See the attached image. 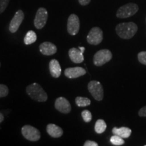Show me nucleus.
Masks as SVG:
<instances>
[{"mask_svg":"<svg viewBox=\"0 0 146 146\" xmlns=\"http://www.w3.org/2000/svg\"><path fill=\"white\" fill-rule=\"evenodd\" d=\"M137 29V26L135 23L129 22L118 24L116 27V32L121 39H129L136 34Z\"/></svg>","mask_w":146,"mask_h":146,"instance_id":"1","label":"nucleus"},{"mask_svg":"<svg viewBox=\"0 0 146 146\" xmlns=\"http://www.w3.org/2000/svg\"><path fill=\"white\" fill-rule=\"evenodd\" d=\"M26 92L31 99L39 102H46L48 96L39 84L34 83L26 87Z\"/></svg>","mask_w":146,"mask_h":146,"instance_id":"2","label":"nucleus"},{"mask_svg":"<svg viewBox=\"0 0 146 146\" xmlns=\"http://www.w3.org/2000/svg\"><path fill=\"white\" fill-rule=\"evenodd\" d=\"M139 10V7L136 3H129L118 8L116 12V16L119 18H127L135 15Z\"/></svg>","mask_w":146,"mask_h":146,"instance_id":"3","label":"nucleus"},{"mask_svg":"<svg viewBox=\"0 0 146 146\" xmlns=\"http://www.w3.org/2000/svg\"><path fill=\"white\" fill-rule=\"evenodd\" d=\"M21 132L24 137L30 141H37L41 138L40 131L33 126H23L21 129Z\"/></svg>","mask_w":146,"mask_h":146,"instance_id":"4","label":"nucleus"},{"mask_svg":"<svg viewBox=\"0 0 146 146\" xmlns=\"http://www.w3.org/2000/svg\"><path fill=\"white\" fill-rule=\"evenodd\" d=\"M112 54L108 50H101L97 52L94 56V64L97 66H101L110 61Z\"/></svg>","mask_w":146,"mask_h":146,"instance_id":"5","label":"nucleus"},{"mask_svg":"<svg viewBox=\"0 0 146 146\" xmlns=\"http://www.w3.org/2000/svg\"><path fill=\"white\" fill-rule=\"evenodd\" d=\"M88 90L97 101H101L104 98V89L99 81H91L88 84Z\"/></svg>","mask_w":146,"mask_h":146,"instance_id":"6","label":"nucleus"},{"mask_svg":"<svg viewBox=\"0 0 146 146\" xmlns=\"http://www.w3.org/2000/svg\"><path fill=\"white\" fill-rule=\"evenodd\" d=\"M102 40H103V31L99 27L92 28L87 35V43L91 45H99L102 43Z\"/></svg>","mask_w":146,"mask_h":146,"instance_id":"7","label":"nucleus"},{"mask_svg":"<svg viewBox=\"0 0 146 146\" xmlns=\"http://www.w3.org/2000/svg\"><path fill=\"white\" fill-rule=\"evenodd\" d=\"M48 18V12L44 8H39L36 11V13L34 19V26L36 29H43L46 25Z\"/></svg>","mask_w":146,"mask_h":146,"instance_id":"8","label":"nucleus"},{"mask_svg":"<svg viewBox=\"0 0 146 146\" xmlns=\"http://www.w3.org/2000/svg\"><path fill=\"white\" fill-rule=\"evenodd\" d=\"M80 21L77 15L72 14L69 16L67 21V31L70 35H76L79 31Z\"/></svg>","mask_w":146,"mask_h":146,"instance_id":"9","label":"nucleus"},{"mask_svg":"<svg viewBox=\"0 0 146 146\" xmlns=\"http://www.w3.org/2000/svg\"><path fill=\"white\" fill-rule=\"evenodd\" d=\"M24 18H25V14L23 11L21 10H18L14 14L12 19L11 20L10 25H9V31L10 33H15L17 31L23 22Z\"/></svg>","mask_w":146,"mask_h":146,"instance_id":"10","label":"nucleus"},{"mask_svg":"<svg viewBox=\"0 0 146 146\" xmlns=\"http://www.w3.org/2000/svg\"><path fill=\"white\" fill-rule=\"evenodd\" d=\"M54 106L58 111L63 113V114H68L71 111V105L70 102L66 98H64V97H60L57 98L55 102Z\"/></svg>","mask_w":146,"mask_h":146,"instance_id":"11","label":"nucleus"},{"mask_svg":"<svg viewBox=\"0 0 146 146\" xmlns=\"http://www.w3.org/2000/svg\"><path fill=\"white\" fill-rule=\"evenodd\" d=\"M86 70L82 67H72L67 68L64 70V75L68 78H76L85 75Z\"/></svg>","mask_w":146,"mask_h":146,"instance_id":"12","label":"nucleus"},{"mask_svg":"<svg viewBox=\"0 0 146 146\" xmlns=\"http://www.w3.org/2000/svg\"><path fill=\"white\" fill-rule=\"evenodd\" d=\"M39 50L45 56H52L57 52V47L51 42L45 41L39 45Z\"/></svg>","mask_w":146,"mask_h":146,"instance_id":"13","label":"nucleus"},{"mask_svg":"<svg viewBox=\"0 0 146 146\" xmlns=\"http://www.w3.org/2000/svg\"><path fill=\"white\" fill-rule=\"evenodd\" d=\"M68 56L71 61L75 64L82 63L84 61L83 53L79 49L72 47L68 51Z\"/></svg>","mask_w":146,"mask_h":146,"instance_id":"14","label":"nucleus"},{"mask_svg":"<svg viewBox=\"0 0 146 146\" xmlns=\"http://www.w3.org/2000/svg\"><path fill=\"white\" fill-rule=\"evenodd\" d=\"M50 74L54 78H59L62 73V68L59 62L56 59H52L49 63Z\"/></svg>","mask_w":146,"mask_h":146,"instance_id":"15","label":"nucleus"},{"mask_svg":"<svg viewBox=\"0 0 146 146\" xmlns=\"http://www.w3.org/2000/svg\"><path fill=\"white\" fill-rule=\"evenodd\" d=\"M47 133L53 138H59L63 135V130L59 126L50 123L47 125Z\"/></svg>","mask_w":146,"mask_h":146,"instance_id":"16","label":"nucleus"},{"mask_svg":"<svg viewBox=\"0 0 146 146\" xmlns=\"http://www.w3.org/2000/svg\"><path fill=\"white\" fill-rule=\"evenodd\" d=\"M112 133L114 135H116L122 138H129L131 136L132 131L128 127H114Z\"/></svg>","mask_w":146,"mask_h":146,"instance_id":"17","label":"nucleus"},{"mask_svg":"<svg viewBox=\"0 0 146 146\" xmlns=\"http://www.w3.org/2000/svg\"><path fill=\"white\" fill-rule=\"evenodd\" d=\"M36 39L37 36L35 33L33 31H29L24 38V43H25V45H31L35 43L36 41Z\"/></svg>","mask_w":146,"mask_h":146,"instance_id":"18","label":"nucleus"},{"mask_svg":"<svg viewBox=\"0 0 146 146\" xmlns=\"http://www.w3.org/2000/svg\"><path fill=\"white\" fill-rule=\"evenodd\" d=\"M106 123L104 120L99 119L95 124V131L98 134H102L106 130Z\"/></svg>","mask_w":146,"mask_h":146,"instance_id":"19","label":"nucleus"},{"mask_svg":"<svg viewBox=\"0 0 146 146\" xmlns=\"http://www.w3.org/2000/svg\"><path fill=\"white\" fill-rule=\"evenodd\" d=\"M75 103L78 107H86L91 104V100L87 98L78 96L76 98Z\"/></svg>","mask_w":146,"mask_h":146,"instance_id":"20","label":"nucleus"},{"mask_svg":"<svg viewBox=\"0 0 146 146\" xmlns=\"http://www.w3.org/2000/svg\"><path fill=\"white\" fill-rule=\"evenodd\" d=\"M111 142V143L114 145H122L125 143V141H124L123 138L120 137L116 135H114L110 137V140Z\"/></svg>","mask_w":146,"mask_h":146,"instance_id":"21","label":"nucleus"},{"mask_svg":"<svg viewBox=\"0 0 146 146\" xmlns=\"http://www.w3.org/2000/svg\"><path fill=\"white\" fill-rule=\"evenodd\" d=\"M81 116L85 123H89L92 120V114L90 111L87 110H85L81 112Z\"/></svg>","mask_w":146,"mask_h":146,"instance_id":"22","label":"nucleus"},{"mask_svg":"<svg viewBox=\"0 0 146 146\" xmlns=\"http://www.w3.org/2000/svg\"><path fill=\"white\" fill-rule=\"evenodd\" d=\"M9 94V89L5 85L0 84V98H5Z\"/></svg>","mask_w":146,"mask_h":146,"instance_id":"23","label":"nucleus"},{"mask_svg":"<svg viewBox=\"0 0 146 146\" xmlns=\"http://www.w3.org/2000/svg\"><path fill=\"white\" fill-rule=\"evenodd\" d=\"M10 0H0V14L3 13L7 8Z\"/></svg>","mask_w":146,"mask_h":146,"instance_id":"24","label":"nucleus"},{"mask_svg":"<svg viewBox=\"0 0 146 146\" xmlns=\"http://www.w3.org/2000/svg\"><path fill=\"white\" fill-rule=\"evenodd\" d=\"M137 58L140 63L146 65V52H141L139 53Z\"/></svg>","mask_w":146,"mask_h":146,"instance_id":"25","label":"nucleus"},{"mask_svg":"<svg viewBox=\"0 0 146 146\" xmlns=\"http://www.w3.org/2000/svg\"><path fill=\"white\" fill-rule=\"evenodd\" d=\"M138 114L140 117H146V106L139 110Z\"/></svg>","mask_w":146,"mask_h":146,"instance_id":"26","label":"nucleus"},{"mask_svg":"<svg viewBox=\"0 0 146 146\" xmlns=\"http://www.w3.org/2000/svg\"><path fill=\"white\" fill-rule=\"evenodd\" d=\"M98 143H97L96 141H91V140H87L84 143V146H98Z\"/></svg>","mask_w":146,"mask_h":146,"instance_id":"27","label":"nucleus"},{"mask_svg":"<svg viewBox=\"0 0 146 146\" xmlns=\"http://www.w3.org/2000/svg\"><path fill=\"white\" fill-rule=\"evenodd\" d=\"M78 1L81 5H87L90 3L91 0H78Z\"/></svg>","mask_w":146,"mask_h":146,"instance_id":"28","label":"nucleus"},{"mask_svg":"<svg viewBox=\"0 0 146 146\" xmlns=\"http://www.w3.org/2000/svg\"><path fill=\"white\" fill-rule=\"evenodd\" d=\"M4 120V116L1 112H0V123H2V122Z\"/></svg>","mask_w":146,"mask_h":146,"instance_id":"29","label":"nucleus"},{"mask_svg":"<svg viewBox=\"0 0 146 146\" xmlns=\"http://www.w3.org/2000/svg\"><path fill=\"white\" fill-rule=\"evenodd\" d=\"M78 49H79V50L81 51L82 53H84V52H85V47H78Z\"/></svg>","mask_w":146,"mask_h":146,"instance_id":"30","label":"nucleus"},{"mask_svg":"<svg viewBox=\"0 0 146 146\" xmlns=\"http://www.w3.org/2000/svg\"><path fill=\"white\" fill-rule=\"evenodd\" d=\"M0 67H1V63H0Z\"/></svg>","mask_w":146,"mask_h":146,"instance_id":"31","label":"nucleus"}]
</instances>
